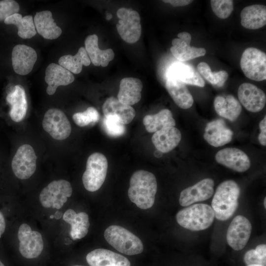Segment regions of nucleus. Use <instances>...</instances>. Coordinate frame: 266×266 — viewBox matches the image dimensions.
Returning <instances> with one entry per match:
<instances>
[{
  "label": "nucleus",
  "instance_id": "4",
  "mask_svg": "<svg viewBox=\"0 0 266 266\" xmlns=\"http://www.w3.org/2000/svg\"><path fill=\"white\" fill-rule=\"evenodd\" d=\"M104 236L106 241L118 251L127 255L141 253L143 245L141 240L126 229L111 225L105 230Z\"/></svg>",
  "mask_w": 266,
  "mask_h": 266
},
{
  "label": "nucleus",
  "instance_id": "10",
  "mask_svg": "<svg viewBox=\"0 0 266 266\" xmlns=\"http://www.w3.org/2000/svg\"><path fill=\"white\" fill-rule=\"evenodd\" d=\"M11 166L17 178H29L36 168V156L33 148L26 144L19 147L12 159Z\"/></svg>",
  "mask_w": 266,
  "mask_h": 266
},
{
  "label": "nucleus",
  "instance_id": "51",
  "mask_svg": "<svg viewBox=\"0 0 266 266\" xmlns=\"http://www.w3.org/2000/svg\"></svg>",
  "mask_w": 266,
  "mask_h": 266
},
{
  "label": "nucleus",
  "instance_id": "8",
  "mask_svg": "<svg viewBox=\"0 0 266 266\" xmlns=\"http://www.w3.org/2000/svg\"><path fill=\"white\" fill-rule=\"evenodd\" d=\"M72 193L70 183L64 179L50 182L40 192L39 201L45 208L60 209Z\"/></svg>",
  "mask_w": 266,
  "mask_h": 266
},
{
  "label": "nucleus",
  "instance_id": "3",
  "mask_svg": "<svg viewBox=\"0 0 266 266\" xmlns=\"http://www.w3.org/2000/svg\"><path fill=\"white\" fill-rule=\"evenodd\" d=\"M215 218L214 211L207 204H192L177 212L176 219L181 227L192 231L207 229Z\"/></svg>",
  "mask_w": 266,
  "mask_h": 266
},
{
  "label": "nucleus",
  "instance_id": "29",
  "mask_svg": "<svg viewBox=\"0 0 266 266\" xmlns=\"http://www.w3.org/2000/svg\"><path fill=\"white\" fill-rule=\"evenodd\" d=\"M104 116L113 115L119 118L124 124L131 123L135 116V111L131 105L121 102L117 98L110 97L102 105Z\"/></svg>",
  "mask_w": 266,
  "mask_h": 266
},
{
  "label": "nucleus",
  "instance_id": "46",
  "mask_svg": "<svg viewBox=\"0 0 266 266\" xmlns=\"http://www.w3.org/2000/svg\"><path fill=\"white\" fill-rule=\"evenodd\" d=\"M106 19H107V20H110V19H111V18H112V15H111V14L110 13H108V14L106 15Z\"/></svg>",
  "mask_w": 266,
  "mask_h": 266
},
{
  "label": "nucleus",
  "instance_id": "50",
  "mask_svg": "<svg viewBox=\"0 0 266 266\" xmlns=\"http://www.w3.org/2000/svg\"><path fill=\"white\" fill-rule=\"evenodd\" d=\"M53 217H54V216L53 215H52L50 216V218H53Z\"/></svg>",
  "mask_w": 266,
  "mask_h": 266
},
{
  "label": "nucleus",
  "instance_id": "39",
  "mask_svg": "<svg viewBox=\"0 0 266 266\" xmlns=\"http://www.w3.org/2000/svg\"><path fill=\"white\" fill-rule=\"evenodd\" d=\"M210 3L213 12L221 19L228 18L233 9L231 0H211Z\"/></svg>",
  "mask_w": 266,
  "mask_h": 266
},
{
  "label": "nucleus",
  "instance_id": "33",
  "mask_svg": "<svg viewBox=\"0 0 266 266\" xmlns=\"http://www.w3.org/2000/svg\"><path fill=\"white\" fill-rule=\"evenodd\" d=\"M4 23L16 26L18 28V35L22 38H31L36 33L33 17L31 15L23 17L17 13L6 18Z\"/></svg>",
  "mask_w": 266,
  "mask_h": 266
},
{
  "label": "nucleus",
  "instance_id": "7",
  "mask_svg": "<svg viewBox=\"0 0 266 266\" xmlns=\"http://www.w3.org/2000/svg\"><path fill=\"white\" fill-rule=\"evenodd\" d=\"M240 66L248 78L260 81L266 79V54L256 48L249 47L242 53Z\"/></svg>",
  "mask_w": 266,
  "mask_h": 266
},
{
  "label": "nucleus",
  "instance_id": "24",
  "mask_svg": "<svg viewBox=\"0 0 266 266\" xmlns=\"http://www.w3.org/2000/svg\"><path fill=\"white\" fill-rule=\"evenodd\" d=\"M84 44L91 62L95 66L106 67L114 58V53L112 49L101 50L99 48L98 36L96 34L87 36Z\"/></svg>",
  "mask_w": 266,
  "mask_h": 266
},
{
  "label": "nucleus",
  "instance_id": "16",
  "mask_svg": "<svg viewBox=\"0 0 266 266\" xmlns=\"http://www.w3.org/2000/svg\"><path fill=\"white\" fill-rule=\"evenodd\" d=\"M37 54L33 48L24 44H18L12 51V64L15 73L26 75L32 70L37 60Z\"/></svg>",
  "mask_w": 266,
  "mask_h": 266
},
{
  "label": "nucleus",
  "instance_id": "31",
  "mask_svg": "<svg viewBox=\"0 0 266 266\" xmlns=\"http://www.w3.org/2000/svg\"><path fill=\"white\" fill-rule=\"evenodd\" d=\"M214 106L219 115L232 122L237 119L242 110L239 102L232 95L217 96L214 100Z\"/></svg>",
  "mask_w": 266,
  "mask_h": 266
},
{
  "label": "nucleus",
  "instance_id": "30",
  "mask_svg": "<svg viewBox=\"0 0 266 266\" xmlns=\"http://www.w3.org/2000/svg\"><path fill=\"white\" fill-rule=\"evenodd\" d=\"M63 219L70 225V235L73 240L81 239L87 234L90 223L86 213H76L73 209H68L64 213Z\"/></svg>",
  "mask_w": 266,
  "mask_h": 266
},
{
  "label": "nucleus",
  "instance_id": "22",
  "mask_svg": "<svg viewBox=\"0 0 266 266\" xmlns=\"http://www.w3.org/2000/svg\"><path fill=\"white\" fill-rule=\"evenodd\" d=\"M181 139L180 131L175 127H169L159 130L153 134L152 141L156 149L163 153L175 148Z\"/></svg>",
  "mask_w": 266,
  "mask_h": 266
},
{
  "label": "nucleus",
  "instance_id": "25",
  "mask_svg": "<svg viewBox=\"0 0 266 266\" xmlns=\"http://www.w3.org/2000/svg\"><path fill=\"white\" fill-rule=\"evenodd\" d=\"M33 21L36 32L45 39H56L62 33V30L55 22L50 11L36 12Z\"/></svg>",
  "mask_w": 266,
  "mask_h": 266
},
{
  "label": "nucleus",
  "instance_id": "43",
  "mask_svg": "<svg viewBox=\"0 0 266 266\" xmlns=\"http://www.w3.org/2000/svg\"><path fill=\"white\" fill-rule=\"evenodd\" d=\"M5 221L4 216L0 211V238L5 231Z\"/></svg>",
  "mask_w": 266,
  "mask_h": 266
},
{
  "label": "nucleus",
  "instance_id": "5",
  "mask_svg": "<svg viewBox=\"0 0 266 266\" xmlns=\"http://www.w3.org/2000/svg\"><path fill=\"white\" fill-rule=\"evenodd\" d=\"M107 168V160L104 155L96 152L89 156L82 176L85 188L90 192L98 190L105 180Z\"/></svg>",
  "mask_w": 266,
  "mask_h": 266
},
{
  "label": "nucleus",
  "instance_id": "32",
  "mask_svg": "<svg viewBox=\"0 0 266 266\" xmlns=\"http://www.w3.org/2000/svg\"><path fill=\"white\" fill-rule=\"evenodd\" d=\"M143 123L149 133H155L163 128L175 125L172 113L167 109H162L155 114L145 116Z\"/></svg>",
  "mask_w": 266,
  "mask_h": 266
},
{
  "label": "nucleus",
  "instance_id": "14",
  "mask_svg": "<svg viewBox=\"0 0 266 266\" xmlns=\"http://www.w3.org/2000/svg\"><path fill=\"white\" fill-rule=\"evenodd\" d=\"M237 95L240 103L250 112H259L266 104V94L254 84L249 83L241 84L238 87Z\"/></svg>",
  "mask_w": 266,
  "mask_h": 266
},
{
  "label": "nucleus",
  "instance_id": "12",
  "mask_svg": "<svg viewBox=\"0 0 266 266\" xmlns=\"http://www.w3.org/2000/svg\"><path fill=\"white\" fill-rule=\"evenodd\" d=\"M252 232L249 220L242 215L235 216L230 223L227 232V241L233 250L239 251L247 244Z\"/></svg>",
  "mask_w": 266,
  "mask_h": 266
},
{
  "label": "nucleus",
  "instance_id": "20",
  "mask_svg": "<svg viewBox=\"0 0 266 266\" xmlns=\"http://www.w3.org/2000/svg\"><path fill=\"white\" fill-rule=\"evenodd\" d=\"M74 77L69 70L59 65L51 63L45 69V81L48 84L46 92L53 95L60 86H66L72 83Z\"/></svg>",
  "mask_w": 266,
  "mask_h": 266
},
{
  "label": "nucleus",
  "instance_id": "45",
  "mask_svg": "<svg viewBox=\"0 0 266 266\" xmlns=\"http://www.w3.org/2000/svg\"><path fill=\"white\" fill-rule=\"evenodd\" d=\"M62 214L59 211H57L54 216L56 219H59L61 217Z\"/></svg>",
  "mask_w": 266,
  "mask_h": 266
},
{
  "label": "nucleus",
  "instance_id": "17",
  "mask_svg": "<svg viewBox=\"0 0 266 266\" xmlns=\"http://www.w3.org/2000/svg\"><path fill=\"white\" fill-rule=\"evenodd\" d=\"M178 38L172 40V45L170 50L177 60L180 61H187L203 56L206 53L203 48H198L191 46V35L187 32L180 33L177 34Z\"/></svg>",
  "mask_w": 266,
  "mask_h": 266
},
{
  "label": "nucleus",
  "instance_id": "44",
  "mask_svg": "<svg viewBox=\"0 0 266 266\" xmlns=\"http://www.w3.org/2000/svg\"><path fill=\"white\" fill-rule=\"evenodd\" d=\"M163 153L162 152L157 149L154 152V156L158 158L161 157L163 155Z\"/></svg>",
  "mask_w": 266,
  "mask_h": 266
},
{
  "label": "nucleus",
  "instance_id": "26",
  "mask_svg": "<svg viewBox=\"0 0 266 266\" xmlns=\"http://www.w3.org/2000/svg\"><path fill=\"white\" fill-rule=\"evenodd\" d=\"M166 88L179 107L186 109L192 106L193 96L184 83L173 78L166 77Z\"/></svg>",
  "mask_w": 266,
  "mask_h": 266
},
{
  "label": "nucleus",
  "instance_id": "47",
  "mask_svg": "<svg viewBox=\"0 0 266 266\" xmlns=\"http://www.w3.org/2000/svg\"><path fill=\"white\" fill-rule=\"evenodd\" d=\"M264 205L266 209V197L265 198L264 200Z\"/></svg>",
  "mask_w": 266,
  "mask_h": 266
},
{
  "label": "nucleus",
  "instance_id": "49",
  "mask_svg": "<svg viewBox=\"0 0 266 266\" xmlns=\"http://www.w3.org/2000/svg\"><path fill=\"white\" fill-rule=\"evenodd\" d=\"M0 266H4V265L2 264V263L0 261Z\"/></svg>",
  "mask_w": 266,
  "mask_h": 266
},
{
  "label": "nucleus",
  "instance_id": "19",
  "mask_svg": "<svg viewBox=\"0 0 266 266\" xmlns=\"http://www.w3.org/2000/svg\"><path fill=\"white\" fill-rule=\"evenodd\" d=\"M86 261L90 266H130L125 256L112 251L99 248L89 252Z\"/></svg>",
  "mask_w": 266,
  "mask_h": 266
},
{
  "label": "nucleus",
  "instance_id": "42",
  "mask_svg": "<svg viewBox=\"0 0 266 266\" xmlns=\"http://www.w3.org/2000/svg\"><path fill=\"white\" fill-rule=\"evenodd\" d=\"M163 1L169 3L173 6H182L188 5L193 2L190 0H165Z\"/></svg>",
  "mask_w": 266,
  "mask_h": 266
},
{
  "label": "nucleus",
  "instance_id": "13",
  "mask_svg": "<svg viewBox=\"0 0 266 266\" xmlns=\"http://www.w3.org/2000/svg\"><path fill=\"white\" fill-rule=\"evenodd\" d=\"M214 185L213 180L207 178L184 189L180 195V204L185 207L210 199L214 193Z\"/></svg>",
  "mask_w": 266,
  "mask_h": 266
},
{
  "label": "nucleus",
  "instance_id": "37",
  "mask_svg": "<svg viewBox=\"0 0 266 266\" xmlns=\"http://www.w3.org/2000/svg\"><path fill=\"white\" fill-rule=\"evenodd\" d=\"M103 125L106 133L111 137L120 136L124 134L126 131L125 125L115 116H104Z\"/></svg>",
  "mask_w": 266,
  "mask_h": 266
},
{
  "label": "nucleus",
  "instance_id": "15",
  "mask_svg": "<svg viewBox=\"0 0 266 266\" xmlns=\"http://www.w3.org/2000/svg\"><path fill=\"white\" fill-rule=\"evenodd\" d=\"M217 163L239 172L248 170L251 165L247 154L236 148H226L219 151L215 155Z\"/></svg>",
  "mask_w": 266,
  "mask_h": 266
},
{
  "label": "nucleus",
  "instance_id": "40",
  "mask_svg": "<svg viewBox=\"0 0 266 266\" xmlns=\"http://www.w3.org/2000/svg\"><path fill=\"white\" fill-rule=\"evenodd\" d=\"M19 9V5L15 0L0 1V22L4 21L9 16L18 13Z\"/></svg>",
  "mask_w": 266,
  "mask_h": 266
},
{
  "label": "nucleus",
  "instance_id": "9",
  "mask_svg": "<svg viewBox=\"0 0 266 266\" xmlns=\"http://www.w3.org/2000/svg\"><path fill=\"white\" fill-rule=\"evenodd\" d=\"M42 127L53 138L59 140L67 138L71 131L70 123L66 115L57 108L49 109L45 112Z\"/></svg>",
  "mask_w": 266,
  "mask_h": 266
},
{
  "label": "nucleus",
  "instance_id": "48",
  "mask_svg": "<svg viewBox=\"0 0 266 266\" xmlns=\"http://www.w3.org/2000/svg\"><path fill=\"white\" fill-rule=\"evenodd\" d=\"M246 266H263L259 265H247Z\"/></svg>",
  "mask_w": 266,
  "mask_h": 266
},
{
  "label": "nucleus",
  "instance_id": "6",
  "mask_svg": "<svg viewBox=\"0 0 266 266\" xmlns=\"http://www.w3.org/2000/svg\"><path fill=\"white\" fill-rule=\"evenodd\" d=\"M117 16L119 20L116 28L122 39L129 43L137 42L141 34L139 13L131 8L122 7L117 10Z\"/></svg>",
  "mask_w": 266,
  "mask_h": 266
},
{
  "label": "nucleus",
  "instance_id": "21",
  "mask_svg": "<svg viewBox=\"0 0 266 266\" xmlns=\"http://www.w3.org/2000/svg\"><path fill=\"white\" fill-rule=\"evenodd\" d=\"M166 77H171L185 84L203 87L205 82L198 71L191 65L178 63L167 69Z\"/></svg>",
  "mask_w": 266,
  "mask_h": 266
},
{
  "label": "nucleus",
  "instance_id": "1",
  "mask_svg": "<svg viewBox=\"0 0 266 266\" xmlns=\"http://www.w3.org/2000/svg\"><path fill=\"white\" fill-rule=\"evenodd\" d=\"M157 191V180L152 173L139 170L131 176L128 196L139 208L146 209L153 205Z\"/></svg>",
  "mask_w": 266,
  "mask_h": 266
},
{
  "label": "nucleus",
  "instance_id": "23",
  "mask_svg": "<svg viewBox=\"0 0 266 266\" xmlns=\"http://www.w3.org/2000/svg\"><path fill=\"white\" fill-rule=\"evenodd\" d=\"M142 81L134 77H125L120 83L118 100L129 105L137 103L141 98Z\"/></svg>",
  "mask_w": 266,
  "mask_h": 266
},
{
  "label": "nucleus",
  "instance_id": "11",
  "mask_svg": "<svg viewBox=\"0 0 266 266\" xmlns=\"http://www.w3.org/2000/svg\"><path fill=\"white\" fill-rule=\"evenodd\" d=\"M19 240V250L24 258L33 259L38 257L43 249V241L41 234L32 231L29 225L22 224L18 232Z\"/></svg>",
  "mask_w": 266,
  "mask_h": 266
},
{
  "label": "nucleus",
  "instance_id": "2",
  "mask_svg": "<svg viewBox=\"0 0 266 266\" xmlns=\"http://www.w3.org/2000/svg\"><path fill=\"white\" fill-rule=\"evenodd\" d=\"M240 188L234 181L228 180L217 187L211 202L215 217L219 221L231 218L238 205Z\"/></svg>",
  "mask_w": 266,
  "mask_h": 266
},
{
  "label": "nucleus",
  "instance_id": "18",
  "mask_svg": "<svg viewBox=\"0 0 266 266\" xmlns=\"http://www.w3.org/2000/svg\"><path fill=\"white\" fill-rule=\"evenodd\" d=\"M233 132L221 119L208 123L205 128L203 137L210 145L215 147L223 146L232 139Z\"/></svg>",
  "mask_w": 266,
  "mask_h": 266
},
{
  "label": "nucleus",
  "instance_id": "41",
  "mask_svg": "<svg viewBox=\"0 0 266 266\" xmlns=\"http://www.w3.org/2000/svg\"><path fill=\"white\" fill-rule=\"evenodd\" d=\"M260 133L258 136V140L263 146L266 145V116L259 124Z\"/></svg>",
  "mask_w": 266,
  "mask_h": 266
},
{
  "label": "nucleus",
  "instance_id": "27",
  "mask_svg": "<svg viewBox=\"0 0 266 266\" xmlns=\"http://www.w3.org/2000/svg\"><path fill=\"white\" fill-rule=\"evenodd\" d=\"M6 100L11 106L9 115L16 122H19L25 118L28 104L24 88L21 85L15 86L14 90L6 97Z\"/></svg>",
  "mask_w": 266,
  "mask_h": 266
},
{
  "label": "nucleus",
  "instance_id": "35",
  "mask_svg": "<svg viewBox=\"0 0 266 266\" xmlns=\"http://www.w3.org/2000/svg\"><path fill=\"white\" fill-rule=\"evenodd\" d=\"M197 71L206 80L218 87H222L228 78V73L226 71L212 72L209 66L203 62L198 65Z\"/></svg>",
  "mask_w": 266,
  "mask_h": 266
},
{
  "label": "nucleus",
  "instance_id": "36",
  "mask_svg": "<svg viewBox=\"0 0 266 266\" xmlns=\"http://www.w3.org/2000/svg\"><path fill=\"white\" fill-rule=\"evenodd\" d=\"M244 263L247 265H259L266 266V245L259 244L255 249L247 251L243 257Z\"/></svg>",
  "mask_w": 266,
  "mask_h": 266
},
{
  "label": "nucleus",
  "instance_id": "38",
  "mask_svg": "<svg viewBox=\"0 0 266 266\" xmlns=\"http://www.w3.org/2000/svg\"><path fill=\"white\" fill-rule=\"evenodd\" d=\"M99 118V113L94 107H89L84 112L76 113L72 116L74 123L81 127L96 123Z\"/></svg>",
  "mask_w": 266,
  "mask_h": 266
},
{
  "label": "nucleus",
  "instance_id": "28",
  "mask_svg": "<svg viewBox=\"0 0 266 266\" xmlns=\"http://www.w3.org/2000/svg\"><path fill=\"white\" fill-rule=\"evenodd\" d=\"M241 24L250 30L260 29L266 24V6L254 4L244 7L240 13Z\"/></svg>",
  "mask_w": 266,
  "mask_h": 266
},
{
  "label": "nucleus",
  "instance_id": "34",
  "mask_svg": "<svg viewBox=\"0 0 266 266\" xmlns=\"http://www.w3.org/2000/svg\"><path fill=\"white\" fill-rule=\"evenodd\" d=\"M59 65L71 73L78 74L81 71L83 66H88L91 61L85 47H81L74 56L66 55L59 59Z\"/></svg>",
  "mask_w": 266,
  "mask_h": 266
}]
</instances>
